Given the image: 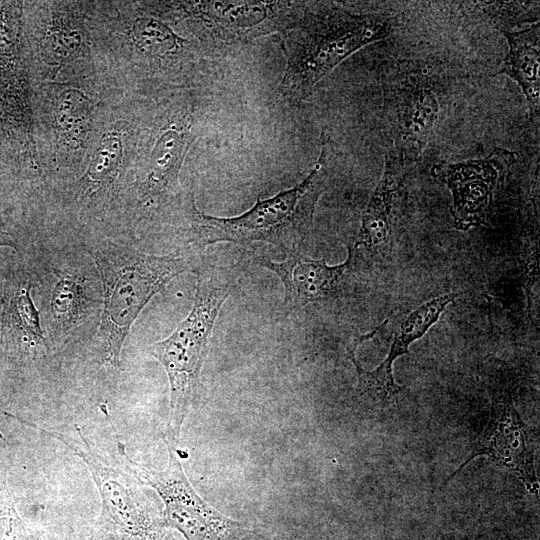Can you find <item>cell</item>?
Here are the masks:
<instances>
[{
  "label": "cell",
  "instance_id": "cell-1",
  "mask_svg": "<svg viewBox=\"0 0 540 540\" xmlns=\"http://www.w3.org/2000/svg\"><path fill=\"white\" fill-rule=\"evenodd\" d=\"M90 255L103 286L100 336L105 360L118 367L124 341L140 312L189 264L182 258L147 254L110 241L94 245Z\"/></svg>",
  "mask_w": 540,
  "mask_h": 540
},
{
  "label": "cell",
  "instance_id": "cell-2",
  "mask_svg": "<svg viewBox=\"0 0 540 540\" xmlns=\"http://www.w3.org/2000/svg\"><path fill=\"white\" fill-rule=\"evenodd\" d=\"M326 146L310 173L294 187L267 199L258 198L252 208L235 217L198 213L196 236L200 245L232 242L251 245L265 242L294 249L306 237L325 178Z\"/></svg>",
  "mask_w": 540,
  "mask_h": 540
},
{
  "label": "cell",
  "instance_id": "cell-3",
  "mask_svg": "<svg viewBox=\"0 0 540 540\" xmlns=\"http://www.w3.org/2000/svg\"><path fill=\"white\" fill-rule=\"evenodd\" d=\"M390 22L375 14L332 11L312 16L292 32L279 91L300 99L336 66L360 48L386 38Z\"/></svg>",
  "mask_w": 540,
  "mask_h": 540
},
{
  "label": "cell",
  "instance_id": "cell-4",
  "mask_svg": "<svg viewBox=\"0 0 540 540\" xmlns=\"http://www.w3.org/2000/svg\"><path fill=\"white\" fill-rule=\"evenodd\" d=\"M228 285H213L198 274L194 304L173 333L151 347L150 354L164 367L170 385L165 442L179 446L182 425L200 392V374L209 339Z\"/></svg>",
  "mask_w": 540,
  "mask_h": 540
},
{
  "label": "cell",
  "instance_id": "cell-5",
  "mask_svg": "<svg viewBox=\"0 0 540 540\" xmlns=\"http://www.w3.org/2000/svg\"><path fill=\"white\" fill-rule=\"evenodd\" d=\"M169 460L165 470L155 472L138 464L118 442L123 466L139 482L153 488L164 503L165 526L176 529L185 540H252L255 533L207 503L188 480L178 455V446L165 442Z\"/></svg>",
  "mask_w": 540,
  "mask_h": 540
},
{
  "label": "cell",
  "instance_id": "cell-6",
  "mask_svg": "<svg viewBox=\"0 0 540 540\" xmlns=\"http://www.w3.org/2000/svg\"><path fill=\"white\" fill-rule=\"evenodd\" d=\"M28 426L62 442L85 462L99 491L102 519L114 540H170L164 519L157 515L144 497L137 479L128 471L110 465L83 435L76 425L78 436L41 428L22 420Z\"/></svg>",
  "mask_w": 540,
  "mask_h": 540
},
{
  "label": "cell",
  "instance_id": "cell-7",
  "mask_svg": "<svg viewBox=\"0 0 540 540\" xmlns=\"http://www.w3.org/2000/svg\"><path fill=\"white\" fill-rule=\"evenodd\" d=\"M516 157L513 151L495 148L483 158L433 165L431 175L452 194L451 214L457 229L485 224L496 188L508 176Z\"/></svg>",
  "mask_w": 540,
  "mask_h": 540
},
{
  "label": "cell",
  "instance_id": "cell-8",
  "mask_svg": "<svg viewBox=\"0 0 540 540\" xmlns=\"http://www.w3.org/2000/svg\"><path fill=\"white\" fill-rule=\"evenodd\" d=\"M510 403L496 404L489 423L464 463L447 478L454 477L476 456H487L496 465L514 472L531 492H537L533 451L528 445L527 430Z\"/></svg>",
  "mask_w": 540,
  "mask_h": 540
},
{
  "label": "cell",
  "instance_id": "cell-9",
  "mask_svg": "<svg viewBox=\"0 0 540 540\" xmlns=\"http://www.w3.org/2000/svg\"><path fill=\"white\" fill-rule=\"evenodd\" d=\"M454 301V295L437 296L421 304L401 319L395 329L386 358L372 371L364 370L352 352V361L358 375L361 393L379 401H391L402 390L393 378V362L408 353L409 345L421 338L435 324L445 308Z\"/></svg>",
  "mask_w": 540,
  "mask_h": 540
},
{
  "label": "cell",
  "instance_id": "cell-10",
  "mask_svg": "<svg viewBox=\"0 0 540 540\" xmlns=\"http://www.w3.org/2000/svg\"><path fill=\"white\" fill-rule=\"evenodd\" d=\"M258 261L281 279L285 308L292 310L334 296L350 271L353 254L350 251L344 263L334 266L297 253L288 256L283 262L261 258Z\"/></svg>",
  "mask_w": 540,
  "mask_h": 540
},
{
  "label": "cell",
  "instance_id": "cell-11",
  "mask_svg": "<svg viewBox=\"0 0 540 540\" xmlns=\"http://www.w3.org/2000/svg\"><path fill=\"white\" fill-rule=\"evenodd\" d=\"M285 3L261 1H206L194 5L209 27L226 37H248L270 32L277 26L278 12Z\"/></svg>",
  "mask_w": 540,
  "mask_h": 540
},
{
  "label": "cell",
  "instance_id": "cell-12",
  "mask_svg": "<svg viewBox=\"0 0 540 540\" xmlns=\"http://www.w3.org/2000/svg\"><path fill=\"white\" fill-rule=\"evenodd\" d=\"M509 50L497 74L509 76L521 87L529 115L535 119L540 107V26L535 22L519 31H502Z\"/></svg>",
  "mask_w": 540,
  "mask_h": 540
},
{
  "label": "cell",
  "instance_id": "cell-13",
  "mask_svg": "<svg viewBox=\"0 0 540 540\" xmlns=\"http://www.w3.org/2000/svg\"><path fill=\"white\" fill-rule=\"evenodd\" d=\"M405 170L406 162L399 154L391 153L385 157L383 174L363 212L356 246L376 249L388 242L392 203Z\"/></svg>",
  "mask_w": 540,
  "mask_h": 540
},
{
  "label": "cell",
  "instance_id": "cell-14",
  "mask_svg": "<svg viewBox=\"0 0 540 540\" xmlns=\"http://www.w3.org/2000/svg\"><path fill=\"white\" fill-rule=\"evenodd\" d=\"M400 106V151L396 153L407 163L425 149L440 107L432 87L423 81L406 89Z\"/></svg>",
  "mask_w": 540,
  "mask_h": 540
},
{
  "label": "cell",
  "instance_id": "cell-15",
  "mask_svg": "<svg viewBox=\"0 0 540 540\" xmlns=\"http://www.w3.org/2000/svg\"><path fill=\"white\" fill-rule=\"evenodd\" d=\"M189 143L187 131L171 128L161 134L149 161L146 183L150 190L161 191L177 179Z\"/></svg>",
  "mask_w": 540,
  "mask_h": 540
},
{
  "label": "cell",
  "instance_id": "cell-16",
  "mask_svg": "<svg viewBox=\"0 0 540 540\" xmlns=\"http://www.w3.org/2000/svg\"><path fill=\"white\" fill-rule=\"evenodd\" d=\"M56 119L67 139L76 143L82 141L90 124L89 100L80 91H64L56 103Z\"/></svg>",
  "mask_w": 540,
  "mask_h": 540
},
{
  "label": "cell",
  "instance_id": "cell-17",
  "mask_svg": "<svg viewBox=\"0 0 540 540\" xmlns=\"http://www.w3.org/2000/svg\"><path fill=\"white\" fill-rule=\"evenodd\" d=\"M133 33L138 46L143 51L151 54H163L172 51L179 41L171 29L160 21L151 18L137 19Z\"/></svg>",
  "mask_w": 540,
  "mask_h": 540
},
{
  "label": "cell",
  "instance_id": "cell-18",
  "mask_svg": "<svg viewBox=\"0 0 540 540\" xmlns=\"http://www.w3.org/2000/svg\"><path fill=\"white\" fill-rule=\"evenodd\" d=\"M122 142L113 134L105 135L94 152L87 171V177L94 182L107 180L114 176L121 164Z\"/></svg>",
  "mask_w": 540,
  "mask_h": 540
},
{
  "label": "cell",
  "instance_id": "cell-19",
  "mask_svg": "<svg viewBox=\"0 0 540 540\" xmlns=\"http://www.w3.org/2000/svg\"><path fill=\"white\" fill-rule=\"evenodd\" d=\"M12 316L21 330L30 339L44 342L39 314L30 296V286L23 287L11 302Z\"/></svg>",
  "mask_w": 540,
  "mask_h": 540
},
{
  "label": "cell",
  "instance_id": "cell-20",
  "mask_svg": "<svg viewBox=\"0 0 540 540\" xmlns=\"http://www.w3.org/2000/svg\"><path fill=\"white\" fill-rule=\"evenodd\" d=\"M0 247H10L16 249L17 245L13 236L0 223Z\"/></svg>",
  "mask_w": 540,
  "mask_h": 540
},
{
  "label": "cell",
  "instance_id": "cell-21",
  "mask_svg": "<svg viewBox=\"0 0 540 540\" xmlns=\"http://www.w3.org/2000/svg\"><path fill=\"white\" fill-rule=\"evenodd\" d=\"M0 439L6 441L4 436L1 434V432H0Z\"/></svg>",
  "mask_w": 540,
  "mask_h": 540
}]
</instances>
